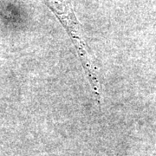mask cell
I'll use <instances>...</instances> for the list:
<instances>
[{"mask_svg":"<svg viewBox=\"0 0 156 156\" xmlns=\"http://www.w3.org/2000/svg\"><path fill=\"white\" fill-rule=\"evenodd\" d=\"M153 156H156V151L154 152V155H153Z\"/></svg>","mask_w":156,"mask_h":156,"instance_id":"1","label":"cell"}]
</instances>
